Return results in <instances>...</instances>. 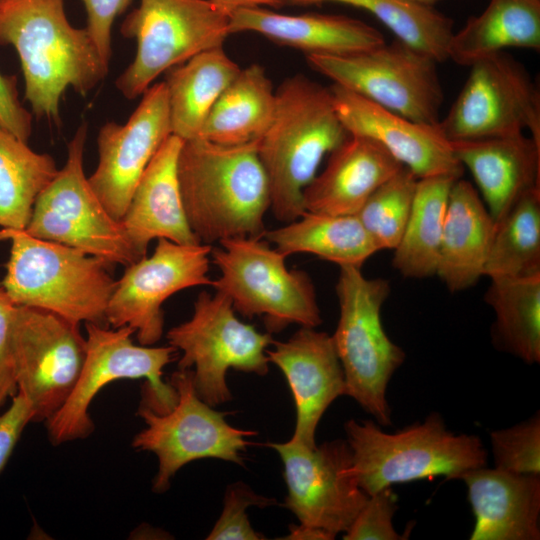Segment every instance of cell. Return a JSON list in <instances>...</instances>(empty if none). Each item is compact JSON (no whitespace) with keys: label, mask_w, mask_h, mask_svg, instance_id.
Instances as JSON below:
<instances>
[{"label":"cell","mask_w":540,"mask_h":540,"mask_svg":"<svg viewBox=\"0 0 540 540\" xmlns=\"http://www.w3.org/2000/svg\"><path fill=\"white\" fill-rule=\"evenodd\" d=\"M177 176L188 224L200 243L264 237L270 189L258 140L236 146L185 140Z\"/></svg>","instance_id":"6da1fadb"},{"label":"cell","mask_w":540,"mask_h":540,"mask_svg":"<svg viewBox=\"0 0 540 540\" xmlns=\"http://www.w3.org/2000/svg\"><path fill=\"white\" fill-rule=\"evenodd\" d=\"M0 45L19 56L32 113L56 123L67 88L84 96L109 71L86 28L68 21L63 0H0Z\"/></svg>","instance_id":"7a4b0ae2"},{"label":"cell","mask_w":540,"mask_h":540,"mask_svg":"<svg viewBox=\"0 0 540 540\" xmlns=\"http://www.w3.org/2000/svg\"><path fill=\"white\" fill-rule=\"evenodd\" d=\"M276 92L272 123L258 140V156L270 189L275 218L289 223L306 211L303 191L326 154L349 136L330 88L304 75L286 78Z\"/></svg>","instance_id":"3957f363"},{"label":"cell","mask_w":540,"mask_h":540,"mask_svg":"<svg viewBox=\"0 0 540 540\" xmlns=\"http://www.w3.org/2000/svg\"><path fill=\"white\" fill-rule=\"evenodd\" d=\"M344 429L352 454L349 472L367 495L396 483L436 476L458 479L487 463L481 439L449 431L436 412L394 433L372 420L350 419Z\"/></svg>","instance_id":"277c9868"},{"label":"cell","mask_w":540,"mask_h":540,"mask_svg":"<svg viewBox=\"0 0 540 540\" xmlns=\"http://www.w3.org/2000/svg\"><path fill=\"white\" fill-rule=\"evenodd\" d=\"M0 240L11 243L1 287L15 305L108 326L106 308L117 282L110 273L113 265L25 230L2 229Z\"/></svg>","instance_id":"5b68a950"},{"label":"cell","mask_w":540,"mask_h":540,"mask_svg":"<svg viewBox=\"0 0 540 540\" xmlns=\"http://www.w3.org/2000/svg\"><path fill=\"white\" fill-rule=\"evenodd\" d=\"M86 356L78 381L63 406L47 421L50 443L58 446L89 437L94 422L89 407L95 396L109 383L120 379H145L141 406L166 413L177 401L172 384L162 380L163 369L175 360L171 346H146L133 343L135 331L129 326L109 328L85 323Z\"/></svg>","instance_id":"8992f818"},{"label":"cell","mask_w":540,"mask_h":540,"mask_svg":"<svg viewBox=\"0 0 540 540\" xmlns=\"http://www.w3.org/2000/svg\"><path fill=\"white\" fill-rule=\"evenodd\" d=\"M339 320L332 336L343 368L346 395L382 426L392 424L387 386L403 364L405 352L386 334L381 309L391 287L383 278H367L361 268L341 266L336 283Z\"/></svg>","instance_id":"52a82bcc"},{"label":"cell","mask_w":540,"mask_h":540,"mask_svg":"<svg viewBox=\"0 0 540 540\" xmlns=\"http://www.w3.org/2000/svg\"><path fill=\"white\" fill-rule=\"evenodd\" d=\"M210 258L220 276L215 291L226 295L243 317H261L267 332L290 324L316 328L322 323L316 290L309 274L286 266V256L263 238L222 240Z\"/></svg>","instance_id":"ba28073f"},{"label":"cell","mask_w":540,"mask_h":540,"mask_svg":"<svg viewBox=\"0 0 540 540\" xmlns=\"http://www.w3.org/2000/svg\"><path fill=\"white\" fill-rule=\"evenodd\" d=\"M168 344L182 352L178 369H191L197 395L212 407L232 400L227 386L229 369L265 376L266 350L274 339L236 316L223 293L202 291L191 318L167 331Z\"/></svg>","instance_id":"9c48e42d"},{"label":"cell","mask_w":540,"mask_h":540,"mask_svg":"<svg viewBox=\"0 0 540 540\" xmlns=\"http://www.w3.org/2000/svg\"><path fill=\"white\" fill-rule=\"evenodd\" d=\"M230 15L209 0H140L120 31L136 41L133 61L115 81L127 99L142 95L162 73L223 46Z\"/></svg>","instance_id":"30bf717a"},{"label":"cell","mask_w":540,"mask_h":540,"mask_svg":"<svg viewBox=\"0 0 540 540\" xmlns=\"http://www.w3.org/2000/svg\"><path fill=\"white\" fill-rule=\"evenodd\" d=\"M87 124L67 146V159L37 197L25 231L39 239L67 245L105 262L128 266L140 258L121 221L101 203L84 171Z\"/></svg>","instance_id":"8fae6325"},{"label":"cell","mask_w":540,"mask_h":540,"mask_svg":"<svg viewBox=\"0 0 540 540\" xmlns=\"http://www.w3.org/2000/svg\"><path fill=\"white\" fill-rule=\"evenodd\" d=\"M170 383L177 392L175 405L166 413L139 406L138 415L146 427L132 439V447L149 451L158 459L152 490L164 493L171 479L188 463L205 458L244 465L251 444L247 437L255 431L244 430L226 421L228 413L213 409L196 393L191 369L175 371Z\"/></svg>","instance_id":"7c38bea8"},{"label":"cell","mask_w":540,"mask_h":540,"mask_svg":"<svg viewBox=\"0 0 540 540\" xmlns=\"http://www.w3.org/2000/svg\"><path fill=\"white\" fill-rule=\"evenodd\" d=\"M316 72L390 111L437 125L443 89L437 61L398 40L346 56L306 55Z\"/></svg>","instance_id":"4fadbf2b"},{"label":"cell","mask_w":540,"mask_h":540,"mask_svg":"<svg viewBox=\"0 0 540 540\" xmlns=\"http://www.w3.org/2000/svg\"><path fill=\"white\" fill-rule=\"evenodd\" d=\"M80 324L56 313L15 306L10 349L17 391L30 402L32 422L47 421L73 391L86 356Z\"/></svg>","instance_id":"5bb4252c"},{"label":"cell","mask_w":540,"mask_h":540,"mask_svg":"<svg viewBox=\"0 0 540 540\" xmlns=\"http://www.w3.org/2000/svg\"><path fill=\"white\" fill-rule=\"evenodd\" d=\"M438 127L449 141L524 133L540 141V94L525 67L504 51L470 66L468 78Z\"/></svg>","instance_id":"9a60e30c"},{"label":"cell","mask_w":540,"mask_h":540,"mask_svg":"<svg viewBox=\"0 0 540 540\" xmlns=\"http://www.w3.org/2000/svg\"><path fill=\"white\" fill-rule=\"evenodd\" d=\"M212 245H185L157 239L151 256L126 266L106 308L112 328L131 327L141 345L157 343L164 330L163 303L175 293L212 285L208 276Z\"/></svg>","instance_id":"2e32d148"},{"label":"cell","mask_w":540,"mask_h":540,"mask_svg":"<svg viewBox=\"0 0 540 540\" xmlns=\"http://www.w3.org/2000/svg\"><path fill=\"white\" fill-rule=\"evenodd\" d=\"M284 467V506L299 524L321 529L333 538L344 533L368 499L349 472L352 454L346 440L309 448L291 439L267 442Z\"/></svg>","instance_id":"e0dca14e"},{"label":"cell","mask_w":540,"mask_h":540,"mask_svg":"<svg viewBox=\"0 0 540 540\" xmlns=\"http://www.w3.org/2000/svg\"><path fill=\"white\" fill-rule=\"evenodd\" d=\"M171 134L165 82L142 94L126 123L109 121L100 128L98 164L88 181L115 219L121 221L146 167Z\"/></svg>","instance_id":"ac0fdd59"},{"label":"cell","mask_w":540,"mask_h":540,"mask_svg":"<svg viewBox=\"0 0 540 540\" xmlns=\"http://www.w3.org/2000/svg\"><path fill=\"white\" fill-rule=\"evenodd\" d=\"M329 88L349 135L377 142L418 178L437 175L461 178L464 168L438 125L408 119L337 84Z\"/></svg>","instance_id":"d6986e66"},{"label":"cell","mask_w":540,"mask_h":540,"mask_svg":"<svg viewBox=\"0 0 540 540\" xmlns=\"http://www.w3.org/2000/svg\"><path fill=\"white\" fill-rule=\"evenodd\" d=\"M266 350L269 363L283 373L293 396L296 421L291 440L317 446V426L330 404L346 395V382L332 336L301 327L286 341Z\"/></svg>","instance_id":"ffe728a7"},{"label":"cell","mask_w":540,"mask_h":540,"mask_svg":"<svg viewBox=\"0 0 540 540\" xmlns=\"http://www.w3.org/2000/svg\"><path fill=\"white\" fill-rule=\"evenodd\" d=\"M229 30L230 34L254 32L305 55L346 56L385 43L380 31L355 18L320 13L289 15L264 7L232 12Z\"/></svg>","instance_id":"44dd1931"},{"label":"cell","mask_w":540,"mask_h":540,"mask_svg":"<svg viewBox=\"0 0 540 540\" xmlns=\"http://www.w3.org/2000/svg\"><path fill=\"white\" fill-rule=\"evenodd\" d=\"M450 144L460 164L470 171L495 224L523 195L540 188V141L530 135Z\"/></svg>","instance_id":"7402d4cb"},{"label":"cell","mask_w":540,"mask_h":540,"mask_svg":"<svg viewBox=\"0 0 540 540\" xmlns=\"http://www.w3.org/2000/svg\"><path fill=\"white\" fill-rule=\"evenodd\" d=\"M182 143L172 134L163 142L141 176L121 219L140 259L146 256L154 239L200 244L188 224L178 182L177 160Z\"/></svg>","instance_id":"603a6c76"},{"label":"cell","mask_w":540,"mask_h":540,"mask_svg":"<svg viewBox=\"0 0 540 540\" xmlns=\"http://www.w3.org/2000/svg\"><path fill=\"white\" fill-rule=\"evenodd\" d=\"M475 516L471 540H539L540 474H515L486 466L464 472Z\"/></svg>","instance_id":"cb8c5ba5"},{"label":"cell","mask_w":540,"mask_h":540,"mask_svg":"<svg viewBox=\"0 0 540 540\" xmlns=\"http://www.w3.org/2000/svg\"><path fill=\"white\" fill-rule=\"evenodd\" d=\"M403 166L377 142L349 135L330 153L324 170L303 191L307 212L356 215Z\"/></svg>","instance_id":"d4e9b609"},{"label":"cell","mask_w":540,"mask_h":540,"mask_svg":"<svg viewBox=\"0 0 540 540\" xmlns=\"http://www.w3.org/2000/svg\"><path fill=\"white\" fill-rule=\"evenodd\" d=\"M495 223L474 186L454 181L441 237L436 275L451 292L474 286L484 276Z\"/></svg>","instance_id":"484cf974"},{"label":"cell","mask_w":540,"mask_h":540,"mask_svg":"<svg viewBox=\"0 0 540 540\" xmlns=\"http://www.w3.org/2000/svg\"><path fill=\"white\" fill-rule=\"evenodd\" d=\"M239 70L223 46L169 69L164 82L172 135L183 141L199 137L211 108Z\"/></svg>","instance_id":"4316f807"},{"label":"cell","mask_w":540,"mask_h":540,"mask_svg":"<svg viewBox=\"0 0 540 540\" xmlns=\"http://www.w3.org/2000/svg\"><path fill=\"white\" fill-rule=\"evenodd\" d=\"M507 48L540 49V0H490L448 45V59L463 66Z\"/></svg>","instance_id":"83f0119b"},{"label":"cell","mask_w":540,"mask_h":540,"mask_svg":"<svg viewBox=\"0 0 540 540\" xmlns=\"http://www.w3.org/2000/svg\"><path fill=\"white\" fill-rule=\"evenodd\" d=\"M275 109L276 92L265 69L259 64L240 68L211 108L199 138L226 146L257 141Z\"/></svg>","instance_id":"f1b7e54d"},{"label":"cell","mask_w":540,"mask_h":540,"mask_svg":"<svg viewBox=\"0 0 540 540\" xmlns=\"http://www.w3.org/2000/svg\"><path fill=\"white\" fill-rule=\"evenodd\" d=\"M264 239L286 257L309 253L341 266L361 268L379 250L356 215L305 212Z\"/></svg>","instance_id":"f546056e"},{"label":"cell","mask_w":540,"mask_h":540,"mask_svg":"<svg viewBox=\"0 0 540 540\" xmlns=\"http://www.w3.org/2000/svg\"><path fill=\"white\" fill-rule=\"evenodd\" d=\"M457 179L449 175L418 178L408 221L393 249L392 265L403 277L436 275L449 194Z\"/></svg>","instance_id":"4dcf8cb0"},{"label":"cell","mask_w":540,"mask_h":540,"mask_svg":"<svg viewBox=\"0 0 540 540\" xmlns=\"http://www.w3.org/2000/svg\"><path fill=\"white\" fill-rule=\"evenodd\" d=\"M485 293L493 309L494 345L526 364L540 362V273L493 278Z\"/></svg>","instance_id":"1f68e13d"},{"label":"cell","mask_w":540,"mask_h":540,"mask_svg":"<svg viewBox=\"0 0 540 540\" xmlns=\"http://www.w3.org/2000/svg\"><path fill=\"white\" fill-rule=\"evenodd\" d=\"M57 172L51 155L33 151L0 124V227L25 230L37 197Z\"/></svg>","instance_id":"d6a6232c"},{"label":"cell","mask_w":540,"mask_h":540,"mask_svg":"<svg viewBox=\"0 0 540 540\" xmlns=\"http://www.w3.org/2000/svg\"><path fill=\"white\" fill-rule=\"evenodd\" d=\"M540 273V188L523 195L495 224L484 276L522 277Z\"/></svg>","instance_id":"836d02e7"},{"label":"cell","mask_w":540,"mask_h":540,"mask_svg":"<svg viewBox=\"0 0 540 540\" xmlns=\"http://www.w3.org/2000/svg\"><path fill=\"white\" fill-rule=\"evenodd\" d=\"M287 4L307 6L334 2L363 9L374 15L396 39L430 55L437 62L448 60L453 21L432 7L405 0H286Z\"/></svg>","instance_id":"e575fe53"},{"label":"cell","mask_w":540,"mask_h":540,"mask_svg":"<svg viewBox=\"0 0 540 540\" xmlns=\"http://www.w3.org/2000/svg\"><path fill=\"white\" fill-rule=\"evenodd\" d=\"M418 177L402 167L365 202L356 216L377 249L393 250L408 221Z\"/></svg>","instance_id":"d590c367"},{"label":"cell","mask_w":540,"mask_h":540,"mask_svg":"<svg viewBox=\"0 0 540 540\" xmlns=\"http://www.w3.org/2000/svg\"><path fill=\"white\" fill-rule=\"evenodd\" d=\"M496 469L515 474H540L539 412L512 427L490 433Z\"/></svg>","instance_id":"8d00e7d4"},{"label":"cell","mask_w":540,"mask_h":540,"mask_svg":"<svg viewBox=\"0 0 540 540\" xmlns=\"http://www.w3.org/2000/svg\"><path fill=\"white\" fill-rule=\"evenodd\" d=\"M222 512L206 537L208 540H261L265 537L254 530L247 516L250 506L267 507L275 500L256 494L243 482L228 486Z\"/></svg>","instance_id":"74e56055"},{"label":"cell","mask_w":540,"mask_h":540,"mask_svg":"<svg viewBox=\"0 0 540 540\" xmlns=\"http://www.w3.org/2000/svg\"><path fill=\"white\" fill-rule=\"evenodd\" d=\"M397 509V497L391 486L369 495L349 528L343 533V539H408L411 527L404 534H399L394 528L393 517Z\"/></svg>","instance_id":"f35d334b"},{"label":"cell","mask_w":540,"mask_h":540,"mask_svg":"<svg viewBox=\"0 0 540 540\" xmlns=\"http://www.w3.org/2000/svg\"><path fill=\"white\" fill-rule=\"evenodd\" d=\"M87 12L86 30L102 60L109 66L111 30L117 16L129 6L131 0H82Z\"/></svg>","instance_id":"ab89813d"},{"label":"cell","mask_w":540,"mask_h":540,"mask_svg":"<svg viewBox=\"0 0 540 540\" xmlns=\"http://www.w3.org/2000/svg\"><path fill=\"white\" fill-rule=\"evenodd\" d=\"M9 408L0 414V475L8 464L25 427L33 420L30 402L19 391Z\"/></svg>","instance_id":"60d3db41"},{"label":"cell","mask_w":540,"mask_h":540,"mask_svg":"<svg viewBox=\"0 0 540 540\" xmlns=\"http://www.w3.org/2000/svg\"><path fill=\"white\" fill-rule=\"evenodd\" d=\"M16 84L15 76L0 73V124L28 142L32 132V113L20 102Z\"/></svg>","instance_id":"b9f144b4"},{"label":"cell","mask_w":540,"mask_h":540,"mask_svg":"<svg viewBox=\"0 0 540 540\" xmlns=\"http://www.w3.org/2000/svg\"><path fill=\"white\" fill-rule=\"evenodd\" d=\"M15 306L0 287V407L17 392L10 349V324Z\"/></svg>","instance_id":"7bdbcfd3"},{"label":"cell","mask_w":540,"mask_h":540,"mask_svg":"<svg viewBox=\"0 0 540 540\" xmlns=\"http://www.w3.org/2000/svg\"><path fill=\"white\" fill-rule=\"evenodd\" d=\"M229 15L242 8L264 7L280 8L287 4L286 0H209Z\"/></svg>","instance_id":"ee69618b"},{"label":"cell","mask_w":540,"mask_h":540,"mask_svg":"<svg viewBox=\"0 0 540 540\" xmlns=\"http://www.w3.org/2000/svg\"><path fill=\"white\" fill-rule=\"evenodd\" d=\"M284 539H292V540H332L334 539L330 534L327 532L317 529L310 526L305 525H292L289 528V534L284 537Z\"/></svg>","instance_id":"f6af8a7d"},{"label":"cell","mask_w":540,"mask_h":540,"mask_svg":"<svg viewBox=\"0 0 540 540\" xmlns=\"http://www.w3.org/2000/svg\"><path fill=\"white\" fill-rule=\"evenodd\" d=\"M413 4L421 5V6H427L431 7L433 4H435L439 0H405Z\"/></svg>","instance_id":"bcb514c9"}]
</instances>
